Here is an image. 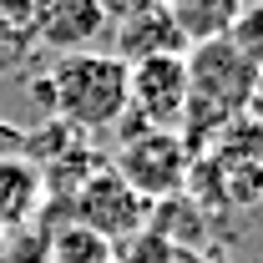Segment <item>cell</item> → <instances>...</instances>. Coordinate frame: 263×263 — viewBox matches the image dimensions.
<instances>
[{
    "label": "cell",
    "mask_w": 263,
    "mask_h": 263,
    "mask_svg": "<svg viewBox=\"0 0 263 263\" xmlns=\"http://www.w3.org/2000/svg\"><path fill=\"white\" fill-rule=\"evenodd\" d=\"M35 213H46V182L41 167L21 152H0V228H31Z\"/></svg>",
    "instance_id": "7"
},
{
    "label": "cell",
    "mask_w": 263,
    "mask_h": 263,
    "mask_svg": "<svg viewBox=\"0 0 263 263\" xmlns=\"http://www.w3.org/2000/svg\"><path fill=\"white\" fill-rule=\"evenodd\" d=\"M0 243H5V228H0Z\"/></svg>",
    "instance_id": "15"
},
{
    "label": "cell",
    "mask_w": 263,
    "mask_h": 263,
    "mask_svg": "<svg viewBox=\"0 0 263 263\" xmlns=\"http://www.w3.org/2000/svg\"><path fill=\"white\" fill-rule=\"evenodd\" d=\"M182 66H187V106H182V122H193L182 142L193 152V142L202 132H228L233 122H243V111L263 91V71L233 46L228 35L193 46L182 56Z\"/></svg>",
    "instance_id": "1"
},
{
    "label": "cell",
    "mask_w": 263,
    "mask_h": 263,
    "mask_svg": "<svg viewBox=\"0 0 263 263\" xmlns=\"http://www.w3.org/2000/svg\"><path fill=\"white\" fill-rule=\"evenodd\" d=\"M167 263H223V258H218L213 248L202 253V243H177V248H172V258H167Z\"/></svg>",
    "instance_id": "14"
},
{
    "label": "cell",
    "mask_w": 263,
    "mask_h": 263,
    "mask_svg": "<svg viewBox=\"0 0 263 263\" xmlns=\"http://www.w3.org/2000/svg\"><path fill=\"white\" fill-rule=\"evenodd\" d=\"M187 167H193V152L182 142V132H137L122 142L111 172L127 182L137 197L147 202H167V197L187 193Z\"/></svg>",
    "instance_id": "3"
},
{
    "label": "cell",
    "mask_w": 263,
    "mask_h": 263,
    "mask_svg": "<svg viewBox=\"0 0 263 263\" xmlns=\"http://www.w3.org/2000/svg\"><path fill=\"white\" fill-rule=\"evenodd\" d=\"M117 35H122V61H147V56H182V35H177V26H172V15H167L162 0H152V5H142L137 15H127V21H117Z\"/></svg>",
    "instance_id": "8"
},
{
    "label": "cell",
    "mask_w": 263,
    "mask_h": 263,
    "mask_svg": "<svg viewBox=\"0 0 263 263\" xmlns=\"http://www.w3.org/2000/svg\"><path fill=\"white\" fill-rule=\"evenodd\" d=\"M46 253H51V263H111V243L76 218H51Z\"/></svg>",
    "instance_id": "10"
},
{
    "label": "cell",
    "mask_w": 263,
    "mask_h": 263,
    "mask_svg": "<svg viewBox=\"0 0 263 263\" xmlns=\"http://www.w3.org/2000/svg\"><path fill=\"white\" fill-rule=\"evenodd\" d=\"M15 233H21L15 243H0V253H5L0 263H51V253H46V233H35V228H15Z\"/></svg>",
    "instance_id": "13"
},
{
    "label": "cell",
    "mask_w": 263,
    "mask_h": 263,
    "mask_svg": "<svg viewBox=\"0 0 263 263\" xmlns=\"http://www.w3.org/2000/svg\"><path fill=\"white\" fill-rule=\"evenodd\" d=\"M106 31L101 0H35L31 5V35L35 46H51L61 56L91 51Z\"/></svg>",
    "instance_id": "6"
},
{
    "label": "cell",
    "mask_w": 263,
    "mask_h": 263,
    "mask_svg": "<svg viewBox=\"0 0 263 263\" xmlns=\"http://www.w3.org/2000/svg\"><path fill=\"white\" fill-rule=\"evenodd\" d=\"M172 258V243H167L162 233L142 228L137 238H127V243H117L111 248V263H167Z\"/></svg>",
    "instance_id": "12"
},
{
    "label": "cell",
    "mask_w": 263,
    "mask_h": 263,
    "mask_svg": "<svg viewBox=\"0 0 263 263\" xmlns=\"http://www.w3.org/2000/svg\"><path fill=\"white\" fill-rule=\"evenodd\" d=\"M187 106V66L182 56H147L127 66V117L152 132H177Z\"/></svg>",
    "instance_id": "5"
},
{
    "label": "cell",
    "mask_w": 263,
    "mask_h": 263,
    "mask_svg": "<svg viewBox=\"0 0 263 263\" xmlns=\"http://www.w3.org/2000/svg\"><path fill=\"white\" fill-rule=\"evenodd\" d=\"M177 35L187 46H202V41H223L233 35V21L243 15V0H162Z\"/></svg>",
    "instance_id": "9"
},
{
    "label": "cell",
    "mask_w": 263,
    "mask_h": 263,
    "mask_svg": "<svg viewBox=\"0 0 263 263\" xmlns=\"http://www.w3.org/2000/svg\"><path fill=\"white\" fill-rule=\"evenodd\" d=\"M35 97L51 106V122H61L66 132H101L117 127L127 111V61L111 51H76L61 56L41 76Z\"/></svg>",
    "instance_id": "2"
},
{
    "label": "cell",
    "mask_w": 263,
    "mask_h": 263,
    "mask_svg": "<svg viewBox=\"0 0 263 263\" xmlns=\"http://www.w3.org/2000/svg\"><path fill=\"white\" fill-rule=\"evenodd\" d=\"M66 218H76V223H86L91 233H101L111 248L117 243H127V238H137V233L147 228V218H152V202L147 197H137L111 172V162L97 167L76 193L66 197Z\"/></svg>",
    "instance_id": "4"
},
{
    "label": "cell",
    "mask_w": 263,
    "mask_h": 263,
    "mask_svg": "<svg viewBox=\"0 0 263 263\" xmlns=\"http://www.w3.org/2000/svg\"><path fill=\"white\" fill-rule=\"evenodd\" d=\"M233 46L248 56V61L263 71V0H253V5H243V15L233 21Z\"/></svg>",
    "instance_id": "11"
}]
</instances>
